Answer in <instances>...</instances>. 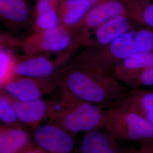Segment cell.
I'll return each instance as SVG.
<instances>
[{
    "instance_id": "83f0119b",
    "label": "cell",
    "mask_w": 153,
    "mask_h": 153,
    "mask_svg": "<svg viewBox=\"0 0 153 153\" xmlns=\"http://www.w3.org/2000/svg\"><path fill=\"white\" fill-rule=\"evenodd\" d=\"M150 1H152V0H150Z\"/></svg>"
},
{
    "instance_id": "ac0fdd59",
    "label": "cell",
    "mask_w": 153,
    "mask_h": 153,
    "mask_svg": "<svg viewBox=\"0 0 153 153\" xmlns=\"http://www.w3.org/2000/svg\"><path fill=\"white\" fill-rule=\"evenodd\" d=\"M28 144L29 138L26 131L0 126V153H21Z\"/></svg>"
},
{
    "instance_id": "cb8c5ba5",
    "label": "cell",
    "mask_w": 153,
    "mask_h": 153,
    "mask_svg": "<svg viewBox=\"0 0 153 153\" xmlns=\"http://www.w3.org/2000/svg\"><path fill=\"white\" fill-rule=\"evenodd\" d=\"M126 153H153V141L141 144V147L137 149L126 151Z\"/></svg>"
},
{
    "instance_id": "7a4b0ae2",
    "label": "cell",
    "mask_w": 153,
    "mask_h": 153,
    "mask_svg": "<svg viewBox=\"0 0 153 153\" xmlns=\"http://www.w3.org/2000/svg\"><path fill=\"white\" fill-rule=\"evenodd\" d=\"M60 90L83 101L107 108L130 90L112 73L88 70L61 71Z\"/></svg>"
},
{
    "instance_id": "4fadbf2b",
    "label": "cell",
    "mask_w": 153,
    "mask_h": 153,
    "mask_svg": "<svg viewBox=\"0 0 153 153\" xmlns=\"http://www.w3.org/2000/svg\"><path fill=\"white\" fill-rule=\"evenodd\" d=\"M113 104L123 107L136 113L153 125L152 91L141 88L130 90L124 97Z\"/></svg>"
},
{
    "instance_id": "30bf717a",
    "label": "cell",
    "mask_w": 153,
    "mask_h": 153,
    "mask_svg": "<svg viewBox=\"0 0 153 153\" xmlns=\"http://www.w3.org/2000/svg\"><path fill=\"white\" fill-rule=\"evenodd\" d=\"M128 15L126 4L120 0H108L93 6L81 22L79 28L90 31L115 17Z\"/></svg>"
},
{
    "instance_id": "44dd1931",
    "label": "cell",
    "mask_w": 153,
    "mask_h": 153,
    "mask_svg": "<svg viewBox=\"0 0 153 153\" xmlns=\"http://www.w3.org/2000/svg\"><path fill=\"white\" fill-rule=\"evenodd\" d=\"M122 83L133 89L153 86V65L128 76Z\"/></svg>"
},
{
    "instance_id": "9a60e30c",
    "label": "cell",
    "mask_w": 153,
    "mask_h": 153,
    "mask_svg": "<svg viewBox=\"0 0 153 153\" xmlns=\"http://www.w3.org/2000/svg\"><path fill=\"white\" fill-rule=\"evenodd\" d=\"M61 0H36L33 15V33L53 29L60 26L58 9Z\"/></svg>"
},
{
    "instance_id": "603a6c76",
    "label": "cell",
    "mask_w": 153,
    "mask_h": 153,
    "mask_svg": "<svg viewBox=\"0 0 153 153\" xmlns=\"http://www.w3.org/2000/svg\"><path fill=\"white\" fill-rule=\"evenodd\" d=\"M22 40L0 30V49H9L14 52L21 48Z\"/></svg>"
},
{
    "instance_id": "ba28073f",
    "label": "cell",
    "mask_w": 153,
    "mask_h": 153,
    "mask_svg": "<svg viewBox=\"0 0 153 153\" xmlns=\"http://www.w3.org/2000/svg\"><path fill=\"white\" fill-rule=\"evenodd\" d=\"M39 147L48 153H74V137L60 127L48 123L35 131Z\"/></svg>"
},
{
    "instance_id": "52a82bcc",
    "label": "cell",
    "mask_w": 153,
    "mask_h": 153,
    "mask_svg": "<svg viewBox=\"0 0 153 153\" xmlns=\"http://www.w3.org/2000/svg\"><path fill=\"white\" fill-rule=\"evenodd\" d=\"M61 74L44 78L16 76L1 89L11 98L28 102L42 98L59 88Z\"/></svg>"
},
{
    "instance_id": "277c9868",
    "label": "cell",
    "mask_w": 153,
    "mask_h": 153,
    "mask_svg": "<svg viewBox=\"0 0 153 153\" xmlns=\"http://www.w3.org/2000/svg\"><path fill=\"white\" fill-rule=\"evenodd\" d=\"M91 43L90 31L79 28L68 29L61 26L43 32L33 33L22 40L24 55H60L75 52Z\"/></svg>"
},
{
    "instance_id": "484cf974",
    "label": "cell",
    "mask_w": 153,
    "mask_h": 153,
    "mask_svg": "<svg viewBox=\"0 0 153 153\" xmlns=\"http://www.w3.org/2000/svg\"><path fill=\"white\" fill-rule=\"evenodd\" d=\"M86 1H88V2H89L92 6L97 5L98 4H100L101 3H103L105 1H107L108 0H85Z\"/></svg>"
},
{
    "instance_id": "7402d4cb",
    "label": "cell",
    "mask_w": 153,
    "mask_h": 153,
    "mask_svg": "<svg viewBox=\"0 0 153 153\" xmlns=\"http://www.w3.org/2000/svg\"><path fill=\"white\" fill-rule=\"evenodd\" d=\"M18 120L10 98L5 93H0V121L14 125Z\"/></svg>"
},
{
    "instance_id": "d4e9b609",
    "label": "cell",
    "mask_w": 153,
    "mask_h": 153,
    "mask_svg": "<svg viewBox=\"0 0 153 153\" xmlns=\"http://www.w3.org/2000/svg\"><path fill=\"white\" fill-rule=\"evenodd\" d=\"M21 153H48L40 147L26 148Z\"/></svg>"
},
{
    "instance_id": "6da1fadb",
    "label": "cell",
    "mask_w": 153,
    "mask_h": 153,
    "mask_svg": "<svg viewBox=\"0 0 153 153\" xmlns=\"http://www.w3.org/2000/svg\"><path fill=\"white\" fill-rule=\"evenodd\" d=\"M153 51V28H135L105 45H90L62 71L88 70L112 73L120 61L131 55Z\"/></svg>"
},
{
    "instance_id": "4316f807",
    "label": "cell",
    "mask_w": 153,
    "mask_h": 153,
    "mask_svg": "<svg viewBox=\"0 0 153 153\" xmlns=\"http://www.w3.org/2000/svg\"><path fill=\"white\" fill-rule=\"evenodd\" d=\"M120 1H122V2H124H124H125V1H126V0H120Z\"/></svg>"
},
{
    "instance_id": "9c48e42d",
    "label": "cell",
    "mask_w": 153,
    "mask_h": 153,
    "mask_svg": "<svg viewBox=\"0 0 153 153\" xmlns=\"http://www.w3.org/2000/svg\"><path fill=\"white\" fill-rule=\"evenodd\" d=\"M9 98L18 120L27 124L36 126L49 119L55 111L56 100L40 98L21 102Z\"/></svg>"
},
{
    "instance_id": "8fae6325",
    "label": "cell",
    "mask_w": 153,
    "mask_h": 153,
    "mask_svg": "<svg viewBox=\"0 0 153 153\" xmlns=\"http://www.w3.org/2000/svg\"><path fill=\"white\" fill-rule=\"evenodd\" d=\"M28 0H0V22L12 29H22L31 23Z\"/></svg>"
},
{
    "instance_id": "5b68a950",
    "label": "cell",
    "mask_w": 153,
    "mask_h": 153,
    "mask_svg": "<svg viewBox=\"0 0 153 153\" xmlns=\"http://www.w3.org/2000/svg\"><path fill=\"white\" fill-rule=\"evenodd\" d=\"M104 128L118 141L143 144L153 141V125L141 116L117 105L105 109Z\"/></svg>"
},
{
    "instance_id": "2e32d148",
    "label": "cell",
    "mask_w": 153,
    "mask_h": 153,
    "mask_svg": "<svg viewBox=\"0 0 153 153\" xmlns=\"http://www.w3.org/2000/svg\"><path fill=\"white\" fill-rule=\"evenodd\" d=\"M92 7L85 0H61L58 9L60 25L71 30L78 28Z\"/></svg>"
},
{
    "instance_id": "5bb4252c",
    "label": "cell",
    "mask_w": 153,
    "mask_h": 153,
    "mask_svg": "<svg viewBox=\"0 0 153 153\" xmlns=\"http://www.w3.org/2000/svg\"><path fill=\"white\" fill-rule=\"evenodd\" d=\"M114 137L100 130L85 133L74 153H126Z\"/></svg>"
},
{
    "instance_id": "7c38bea8",
    "label": "cell",
    "mask_w": 153,
    "mask_h": 153,
    "mask_svg": "<svg viewBox=\"0 0 153 153\" xmlns=\"http://www.w3.org/2000/svg\"><path fill=\"white\" fill-rule=\"evenodd\" d=\"M137 23L128 15H122L105 22L93 30L90 45H105L137 27Z\"/></svg>"
},
{
    "instance_id": "ffe728a7",
    "label": "cell",
    "mask_w": 153,
    "mask_h": 153,
    "mask_svg": "<svg viewBox=\"0 0 153 153\" xmlns=\"http://www.w3.org/2000/svg\"><path fill=\"white\" fill-rule=\"evenodd\" d=\"M16 56L10 50L0 49V88H4L16 76Z\"/></svg>"
},
{
    "instance_id": "d6986e66",
    "label": "cell",
    "mask_w": 153,
    "mask_h": 153,
    "mask_svg": "<svg viewBox=\"0 0 153 153\" xmlns=\"http://www.w3.org/2000/svg\"><path fill=\"white\" fill-rule=\"evenodd\" d=\"M150 0H126L128 16L137 24L153 28V2Z\"/></svg>"
},
{
    "instance_id": "8992f818",
    "label": "cell",
    "mask_w": 153,
    "mask_h": 153,
    "mask_svg": "<svg viewBox=\"0 0 153 153\" xmlns=\"http://www.w3.org/2000/svg\"><path fill=\"white\" fill-rule=\"evenodd\" d=\"M76 53L66 52L58 55L55 59L50 58L49 55L16 56V76L44 78L60 74Z\"/></svg>"
},
{
    "instance_id": "e0dca14e",
    "label": "cell",
    "mask_w": 153,
    "mask_h": 153,
    "mask_svg": "<svg viewBox=\"0 0 153 153\" xmlns=\"http://www.w3.org/2000/svg\"><path fill=\"white\" fill-rule=\"evenodd\" d=\"M153 65V51L139 52L131 55L116 66L112 74L120 82L128 76Z\"/></svg>"
},
{
    "instance_id": "3957f363",
    "label": "cell",
    "mask_w": 153,
    "mask_h": 153,
    "mask_svg": "<svg viewBox=\"0 0 153 153\" xmlns=\"http://www.w3.org/2000/svg\"><path fill=\"white\" fill-rule=\"evenodd\" d=\"M49 123L65 130L74 137L104 128L105 109L60 91Z\"/></svg>"
}]
</instances>
